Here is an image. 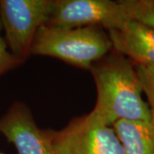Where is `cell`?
Segmentation results:
<instances>
[{"mask_svg": "<svg viewBox=\"0 0 154 154\" xmlns=\"http://www.w3.org/2000/svg\"><path fill=\"white\" fill-rule=\"evenodd\" d=\"M90 72L97 88L93 110L106 124L152 119L148 104L142 98L134 64L128 58L114 51L94 63Z\"/></svg>", "mask_w": 154, "mask_h": 154, "instance_id": "cell-1", "label": "cell"}, {"mask_svg": "<svg viewBox=\"0 0 154 154\" xmlns=\"http://www.w3.org/2000/svg\"><path fill=\"white\" fill-rule=\"evenodd\" d=\"M112 51L107 31L99 26L58 28L45 24L33 38L30 55L46 56L90 70L92 65Z\"/></svg>", "mask_w": 154, "mask_h": 154, "instance_id": "cell-2", "label": "cell"}, {"mask_svg": "<svg viewBox=\"0 0 154 154\" xmlns=\"http://www.w3.org/2000/svg\"><path fill=\"white\" fill-rule=\"evenodd\" d=\"M55 0H0V22L11 52L22 63L30 56L33 38L49 22Z\"/></svg>", "mask_w": 154, "mask_h": 154, "instance_id": "cell-3", "label": "cell"}, {"mask_svg": "<svg viewBox=\"0 0 154 154\" xmlns=\"http://www.w3.org/2000/svg\"><path fill=\"white\" fill-rule=\"evenodd\" d=\"M49 134L53 154H124L114 128L94 110Z\"/></svg>", "mask_w": 154, "mask_h": 154, "instance_id": "cell-4", "label": "cell"}, {"mask_svg": "<svg viewBox=\"0 0 154 154\" xmlns=\"http://www.w3.org/2000/svg\"><path fill=\"white\" fill-rule=\"evenodd\" d=\"M128 19L119 2L110 0H55L47 25L58 28L99 26L108 31Z\"/></svg>", "mask_w": 154, "mask_h": 154, "instance_id": "cell-5", "label": "cell"}, {"mask_svg": "<svg viewBox=\"0 0 154 154\" xmlns=\"http://www.w3.org/2000/svg\"><path fill=\"white\" fill-rule=\"evenodd\" d=\"M0 134L16 147L17 154H53L49 130L40 129L30 109L16 101L0 117Z\"/></svg>", "mask_w": 154, "mask_h": 154, "instance_id": "cell-6", "label": "cell"}, {"mask_svg": "<svg viewBox=\"0 0 154 154\" xmlns=\"http://www.w3.org/2000/svg\"><path fill=\"white\" fill-rule=\"evenodd\" d=\"M112 50L134 64L154 65V29L127 19L119 28L108 30Z\"/></svg>", "mask_w": 154, "mask_h": 154, "instance_id": "cell-7", "label": "cell"}, {"mask_svg": "<svg viewBox=\"0 0 154 154\" xmlns=\"http://www.w3.org/2000/svg\"><path fill=\"white\" fill-rule=\"evenodd\" d=\"M124 154H154V118L149 121L120 120L112 125Z\"/></svg>", "mask_w": 154, "mask_h": 154, "instance_id": "cell-8", "label": "cell"}, {"mask_svg": "<svg viewBox=\"0 0 154 154\" xmlns=\"http://www.w3.org/2000/svg\"><path fill=\"white\" fill-rule=\"evenodd\" d=\"M126 17L154 29V0L118 1Z\"/></svg>", "mask_w": 154, "mask_h": 154, "instance_id": "cell-9", "label": "cell"}, {"mask_svg": "<svg viewBox=\"0 0 154 154\" xmlns=\"http://www.w3.org/2000/svg\"><path fill=\"white\" fill-rule=\"evenodd\" d=\"M142 91L147 97L148 105L154 118V65L134 64Z\"/></svg>", "mask_w": 154, "mask_h": 154, "instance_id": "cell-10", "label": "cell"}, {"mask_svg": "<svg viewBox=\"0 0 154 154\" xmlns=\"http://www.w3.org/2000/svg\"><path fill=\"white\" fill-rule=\"evenodd\" d=\"M22 61L17 58L8 48L5 39L2 36V27L0 22V76L22 65Z\"/></svg>", "mask_w": 154, "mask_h": 154, "instance_id": "cell-11", "label": "cell"}, {"mask_svg": "<svg viewBox=\"0 0 154 154\" xmlns=\"http://www.w3.org/2000/svg\"><path fill=\"white\" fill-rule=\"evenodd\" d=\"M0 154H5V153H4V152H0Z\"/></svg>", "mask_w": 154, "mask_h": 154, "instance_id": "cell-12", "label": "cell"}]
</instances>
